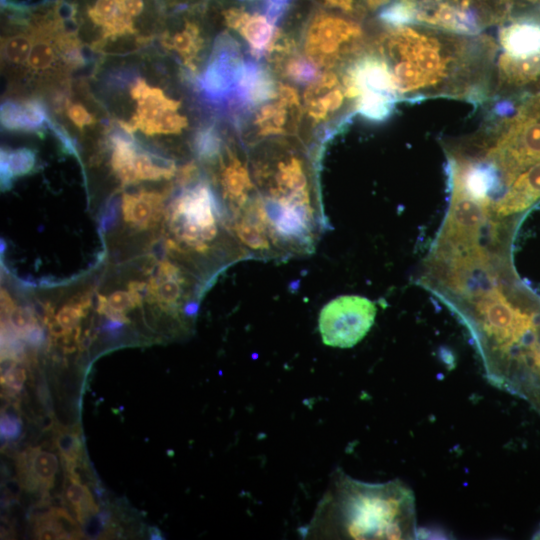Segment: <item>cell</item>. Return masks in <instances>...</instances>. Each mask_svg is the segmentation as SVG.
<instances>
[{
  "mask_svg": "<svg viewBox=\"0 0 540 540\" xmlns=\"http://www.w3.org/2000/svg\"><path fill=\"white\" fill-rule=\"evenodd\" d=\"M306 530L328 538L414 539L415 496L400 480L368 483L337 471Z\"/></svg>",
  "mask_w": 540,
  "mask_h": 540,
  "instance_id": "cell-1",
  "label": "cell"
},
{
  "mask_svg": "<svg viewBox=\"0 0 540 540\" xmlns=\"http://www.w3.org/2000/svg\"><path fill=\"white\" fill-rule=\"evenodd\" d=\"M389 43L398 62L392 74L397 93L415 92L432 88L443 81L449 73L453 59L447 43L436 37L420 33L406 26L395 27Z\"/></svg>",
  "mask_w": 540,
  "mask_h": 540,
  "instance_id": "cell-2",
  "label": "cell"
},
{
  "mask_svg": "<svg viewBox=\"0 0 540 540\" xmlns=\"http://www.w3.org/2000/svg\"><path fill=\"white\" fill-rule=\"evenodd\" d=\"M217 217L212 192L200 184L184 192L174 202L170 226L177 241L185 248L204 253L217 237Z\"/></svg>",
  "mask_w": 540,
  "mask_h": 540,
  "instance_id": "cell-3",
  "label": "cell"
},
{
  "mask_svg": "<svg viewBox=\"0 0 540 540\" xmlns=\"http://www.w3.org/2000/svg\"><path fill=\"white\" fill-rule=\"evenodd\" d=\"M377 314L375 303L360 295H341L327 302L318 316L322 342L329 347L351 348L372 328Z\"/></svg>",
  "mask_w": 540,
  "mask_h": 540,
  "instance_id": "cell-4",
  "label": "cell"
},
{
  "mask_svg": "<svg viewBox=\"0 0 540 540\" xmlns=\"http://www.w3.org/2000/svg\"><path fill=\"white\" fill-rule=\"evenodd\" d=\"M503 55L499 76L502 83L526 85L540 76V20L521 17L500 32Z\"/></svg>",
  "mask_w": 540,
  "mask_h": 540,
  "instance_id": "cell-5",
  "label": "cell"
},
{
  "mask_svg": "<svg viewBox=\"0 0 540 540\" xmlns=\"http://www.w3.org/2000/svg\"><path fill=\"white\" fill-rule=\"evenodd\" d=\"M486 216V206L453 189L451 206L439 240V252L471 245L477 239Z\"/></svg>",
  "mask_w": 540,
  "mask_h": 540,
  "instance_id": "cell-6",
  "label": "cell"
},
{
  "mask_svg": "<svg viewBox=\"0 0 540 540\" xmlns=\"http://www.w3.org/2000/svg\"><path fill=\"white\" fill-rule=\"evenodd\" d=\"M360 35V27L349 20L330 14H318L307 34L308 54L316 60H325L338 51L344 42Z\"/></svg>",
  "mask_w": 540,
  "mask_h": 540,
  "instance_id": "cell-7",
  "label": "cell"
},
{
  "mask_svg": "<svg viewBox=\"0 0 540 540\" xmlns=\"http://www.w3.org/2000/svg\"><path fill=\"white\" fill-rule=\"evenodd\" d=\"M233 230L239 242L253 254H268L276 247L261 199L250 201L235 215Z\"/></svg>",
  "mask_w": 540,
  "mask_h": 540,
  "instance_id": "cell-8",
  "label": "cell"
},
{
  "mask_svg": "<svg viewBox=\"0 0 540 540\" xmlns=\"http://www.w3.org/2000/svg\"><path fill=\"white\" fill-rule=\"evenodd\" d=\"M132 95L138 101V109L131 128H140L148 134L156 133L163 115L169 110H177L179 106V102L167 99L160 90L142 81L135 86Z\"/></svg>",
  "mask_w": 540,
  "mask_h": 540,
  "instance_id": "cell-9",
  "label": "cell"
},
{
  "mask_svg": "<svg viewBox=\"0 0 540 540\" xmlns=\"http://www.w3.org/2000/svg\"><path fill=\"white\" fill-rule=\"evenodd\" d=\"M227 24L238 30L255 52H262L270 43L275 23L267 14L249 13L232 8L224 14Z\"/></svg>",
  "mask_w": 540,
  "mask_h": 540,
  "instance_id": "cell-10",
  "label": "cell"
},
{
  "mask_svg": "<svg viewBox=\"0 0 540 540\" xmlns=\"http://www.w3.org/2000/svg\"><path fill=\"white\" fill-rule=\"evenodd\" d=\"M20 466L28 488L49 490L53 487L59 462L52 452L30 448L23 454Z\"/></svg>",
  "mask_w": 540,
  "mask_h": 540,
  "instance_id": "cell-11",
  "label": "cell"
},
{
  "mask_svg": "<svg viewBox=\"0 0 540 540\" xmlns=\"http://www.w3.org/2000/svg\"><path fill=\"white\" fill-rule=\"evenodd\" d=\"M221 182L225 197L236 215L250 202L253 184L248 170L238 159H232L224 169Z\"/></svg>",
  "mask_w": 540,
  "mask_h": 540,
  "instance_id": "cell-12",
  "label": "cell"
},
{
  "mask_svg": "<svg viewBox=\"0 0 540 540\" xmlns=\"http://www.w3.org/2000/svg\"><path fill=\"white\" fill-rule=\"evenodd\" d=\"M184 287L185 277L181 271L174 265L164 262L159 267L156 283L151 290L161 305L173 310L182 303Z\"/></svg>",
  "mask_w": 540,
  "mask_h": 540,
  "instance_id": "cell-13",
  "label": "cell"
},
{
  "mask_svg": "<svg viewBox=\"0 0 540 540\" xmlns=\"http://www.w3.org/2000/svg\"><path fill=\"white\" fill-rule=\"evenodd\" d=\"M161 197L152 192L125 195L123 198V214L127 222L141 228L147 227L159 216Z\"/></svg>",
  "mask_w": 540,
  "mask_h": 540,
  "instance_id": "cell-14",
  "label": "cell"
},
{
  "mask_svg": "<svg viewBox=\"0 0 540 540\" xmlns=\"http://www.w3.org/2000/svg\"><path fill=\"white\" fill-rule=\"evenodd\" d=\"M236 85L240 95L252 102L264 101L274 96L269 76L251 63L242 64Z\"/></svg>",
  "mask_w": 540,
  "mask_h": 540,
  "instance_id": "cell-15",
  "label": "cell"
},
{
  "mask_svg": "<svg viewBox=\"0 0 540 540\" xmlns=\"http://www.w3.org/2000/svg\"><path fill=\"white\" fill-rule=\"evenodd\" d=\"M242 64L228 55L219 56L210 64L204 75L205 89L214 94L228 91L237 83Z\"/></svg>",
  "mask_w": 540,
  "mask_h": 540,
  "instance_id": "cell-16",
  "label": "cell"
},
{
  "mask_svg": "<svg viewBox=\"0 0 540 540\" xmlns=\"http://www.w3.org/2000/svg\"><path fill=\"white\" fill-rule=\"evenodd\" d=\"M64 493L80 523L84 524L90 515L97 512V506L89 489L81 483L75 472L69 473Z\"/></svg>",
  "mask_w": 540,
  "mask_h": 540,
  "instance_id": "cell-17",
  "label": "cell"
},
{
  "mask_svg": "<svg viewBox=\"0 0 540 540\" xmlns=\"http://www.w3.org/2000/svg\"><path fill=\"white\" fill-rule=\"evenodd\" d=\"M358 97V112L374 121L386 119L391 114L396 101V98L392 96L379 93H363Z\"/></svg>",
  "mask_w": 540,
  "mask_h": 540,
  "instance_id": "cell-18",
  "label": "cell"
},
{
  "mask_svg": "<svg viewBox=\"0 0 540 540\" xmlns=\"http://www.w3.org/2000/svg\"><path fill=\"white\" fill-rule=\"evenodd\" d=\"M43 120V111L36 104L24 107L10 105L2 109V121L10 128H32L40 125Z\"/></svg>",
  "mask_w": 540,
  "mask_h": 540,
  "instance_id": "cell-19",
  "label": "cell"
},
{
  "mask_svg": "<svg viewBox=\"0 0 540 540\" xmlns=\"http://www.w3.org/2000/svg\"><path fill=\"white\" fill-rule=\"evenodd\" d=\"M135 155L136 149L130 142L116 139L112 155V166L124 183L138 181L134 167Z\"/></svg>",
  "mask_w": 540,
  "mask_h": 540,
  "instance_id": "cell-20",
  "label": "cell"
},
{
  "mask_svg": "<svg viewBox=\"0 0 540 540\" xmlns=\"http://www.w3.org/2000/svg\"><path fill=\"white\" fill-rule=\"evenodd\" d=\"M55 443L60 456L68 466V472H73L82 456V443L75 429L60 427L56 431Z\"/></svg>",
  "mask_w": 540,
  "mask_h": 540,
  "instance_id": "cell-21",
  "label": "cell"
},
{
  "mask_svg": "<svg viewBox=\"0 0 540 540\" xmlns=\"http://www.w3.org/2000/svg\"><path fill=\"white\" fill-rule=\"evenodd\" d=\"M380 19L393 26L401 27L416 21V7L413 0H396L385 5L380 14Z\"/></svg>",
  "mask_w": 540,
  "mask_h": 540,
  "instance_id": "cell-22",
  "label": "cell"
},
{
  "mask_svg": "<svg viewBox=\"0 0 540 540\" xmlns=\"http://www.w3.org/2000/svg\"><path fill=\"white\" fill-rule=\"evenodd\" d=\"M139 303L138 292L134 289L130 292H116L107 300L101 298L100 310L115 321L124 322V312Z\"/></svg>",
  "mask_w": 540,
  "mask_h": 540,
  "instance_id": "cell-23",
  "label": "cell"
},
{
  "mask_svg": "<svg viewBox=\"0 0 540 540\" xmlns=\"http://www.w3.org/2000/svg\"><path fill=\"white\" fill-rule=\"evenodd\" d=\"M285 104L267 105L263 107L257 117V124L262 134L280 133L286 120Z\"/></svg>",
  "mask_w": 540,
  "mask_h": 540,
  "instance_id": "cell-24",
  "label": "cell"
},
{
  "mask_svg": "<svg viewBox=\"0 0 540 540\" xmlns=\"http://www.w3.org/2000/svg\"><path fill=\"white\" fill-rule=\"evenodd\" d=\"M55 48L48 38H38L32 45L28 56L29 68L36 71H44L52 66L56 59Z\"/></svg>",
  "mask_w": 540,
  "mask_h": 540,
  "instance_id": "cell-25",
  "label": "cell"
},
{
  "mask_svg": "<svg viewBox=\"0 0 540 540\" xmlns=\"http://www.w3.org/2000/svg\"><path fill=\"white\" fill-rule=\"evenodd\" d=\"M33 40L29 34L20 33L5 39L4 56L14 64H23L28 60Z\"/></svg>",
  "mask_w": 540,
  "mask_h": 540,
  "instance_id": "cell-26",
  "label": "cell"
},
{
  "mask_svg": "<svg viewBox=\"0 0 540 540\" xmlns=\"http://www.w3.org/2000/svg\"><path fill=\"white\" fill-rule=\"evenodd\" d=\"M198 28L193 23H187L183 30L176 32L170 39V47L184 56L190 57L198 49Z\"/></svg>",
  "mask_w": 540,
  "mask_h": 540,
  "instance_id": "cell-27",
  "label": "cell"
},
{
  "mask_svg": "<svg viewBox=\"0 0 540 540\" xmlns=\"http://www.w3.org/2000/svg\"><path fill=\"white\" fill-rule=\"evenodd\" d=\"M342 93L340 90H332L323 96H317L308 101L309 113L315 119H322L330 111L338 109L342 103Z\"/></svg>",
  "mask_w": 540,
  "mask_h": 540,
  "instance_id": "cell-28",
  "label": "cell"
},
{
  "mask_svg": "<svg viewBox=\"0 0 540 540\" xmlns=\"http://www.w3.org/2000/svg\"><path fill=\"white\" fill-rule=\"evenodd\" d=\"M4 176H12L13 174H22L27 172L34 163V155L29 150H18L9 154L4 153Z\"/></svg>",
  "mask_w": 540,
  "mask_h": 540,
  "instance_id": "cell-29",
  "label": "cell"
},
{
  "mask_svg": "<svg viewBox=\"0 0 540 540\" xmlns=\"http://www.w3.org/2000/svg\"><path fill=\"white\" fill-rule=\"evenodd\" d=\"M48 513L60 526V528L68 535L69 539L80 538L82 533L76 524V521L70 514L62 508H52Z\"/></svg>",
  "mask_w": 540,
  "mask_h": 540,
  "instance_id": "cell-30",
  "label": "cell"
},
{
  "mask_svg": "<svg viewBox=\"0 0 540 540\" xmlns=\"http://www.w3.org/2000/svg\"><path fill=\"white\" fill-rule=\"evenodd\" d=\"M82 316L83 306H66L59 311L56 322L62 327L65 334H68L77 326Z\"/></svg>",
  "mask_w": 540,
  "mask_h": 540,
  "instance_id": "cell-31",
  "label": "cell"
},
{
  "mask_svg": "<svg viewBox=\"0 0 540 540\" xmlns=\"http://www.w3.org/2000/svg\"><path fill=\"white\" fill-rule=\"evenodd\" d=\"M219 147V141L215 133L211 130L201 132L197 138L198 152L205 157L213 156Z\"/></svg>",
  "mask_w": 540,
  "mask_h": 540,
  "instance_id": "cell-32",
  "label": "cell"
},
{
  "mask_svg": "<svg viewBox=\"0 0 540 540\" xmlns=\"http://www.w3.org/2000/svg\"><path fill=\"white\" fill-rule=\"evenodd\" d=\"M288 72L298 81H309L314 77L316 70L308 62L296 61L289 65Z\"/></svg>",
  "mask_w": 540,
  "mask_h": 540,
  "instance_id": "cell-33",
  "label": "cell"
},
{
  "mask_svg": "<svg viewBox=\"0 0 540 540\" xmlns=\"http://www.w3.org/2000/svg\"><path fill=\"white\" fill-rule=\"evenodd\" d=\"M21 430L20 419L12 414H4L1 417V433L6 439H12L19 435Z\"/></svg>",
  "mask_w": 540,
  "mask_h": 540,
  "instance_id": "cell-34",
  "label": "cell"
},
{
  "mask_svg": "<svg viewBox=\"0 0 540 540\" xmlns=\"http://www.w3.org/2000/svg\"><path fill=\"white\" fill-rule=\"evenodd\" d=\"M67 113L70 120L80 129L93 122L92 116L80 104H70Z\"/></svg>",
  "mask_w": 540,
  "mask_h": 540,
  "instance_id": "cell-35",
  "label": "cell"
},
{
  "mask_svg": "<svg viewBox=\"0 0 540 540\" xmlns=\"http://www.w3.org/2000/svg\"><path fill=\"white\" fill-rule=\"evenodd\" d=\"M2 383L14 391H19L26 379L25 371L21 368H11L4 376H2Z\"/></svg>",
  "mask_w": 540,
  "mask_h": 540,
  "instance_id": "cell-36",
  "label": "cell"
},
{
  "mask_svg": "<svg viewBox=\"0 0 540 540\" xmlns=\"http://www.w3.org/2000/svg\"><path fill=\"white\" fill-rule=\"evenodd\" d=\"M280 102L288 105H296L298 103L297 94L293 89L287 86H281L279 89Z\"/></svg>",
  "mask_w": 540,
  "mask_h": 540,
  "instance_id": "cell-37",
  "label": "cell"
},
{
  "mask_svg": "<svg viewBox=\"0 0 540 540\" xmlns=\"http://www.w3.org/2000/svg\"><path fill=\"white\" fill-rule=\"evenodd\" d=\"M325 2L344 11H351L354 4L353 0H325Z\"/></svg>",
  "mask_w": 540,
  "mask_h": 540,
  "instance_id": "cell-38",
  "label": "cell"
},
{
  "mask_svg": "<svg viewBox=\"0 0 540 540\" xmlns=\"http://www.w3.org/2000/svg\"><path fill=\"white\" fill-rule=\"evenodd\" d=\"M528 1H531V2H537L538 0H528Z\"/></svg>",
  "mask_w": 540,
  "mask_h": 540,
  "instance_id": "cell-39",
  "label": "cell"
},
{
  "mask_svg": "<svg viewBox=\"0 0 540 540\" xmlns=\"http://www.w3.org/2000/svg\"><path fill=\"white\" fill-rule=\"evenodd\" d=\"M538 535H539V537H540V528H539V530H538Z\"/></svg>",
  "mask_w": 540,
  "mask_h": 540,
  "instance_id": "cell-40",
  "label": "cell"
}]
</instances>
